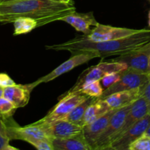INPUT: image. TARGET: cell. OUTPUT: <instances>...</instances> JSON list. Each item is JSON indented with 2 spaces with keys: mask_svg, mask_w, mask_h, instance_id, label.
Here are the masks:
<instances>
[{
  "mask_svg": "<svg viewBox=\"0 0 150 150\" xmlns=\"http://www.w3.org/2000/svg\"><path fill=\"white\" fill-rule=\"evenodd\" d=\"M150 41V29H141L140 32L125 38L107 41L88 40L82 36L69 40L56 45H46V49L53 51H67L71 54L82 52H93L104 59L111 56H121L128 54Z\"/></svg>",
  "mask_w": 150,
  "mask_h": 150,
  "instance_id": "obj_1",
  "label": "cell"
},
{
  "mask_svg": "<svg viewBox=\"0 0 150 150\" xmlns=\"http://www.w3.org/2000/svg\"><path fill=\"white\" fill-rule=\"evenodd\" d=\"M75 11L74 4L52 0H20L0 4V15L5 18L7 23H13L16 18L27 17L36 21L39 26L60 21Z\"/></svg>",
  "mask_w": 150,
  "mask_h": 150,
  "instance_id": "obj_2",
  "label": "cell"
},
{
  "mask_svg": "<svg viewBox=\"0 0 150 150\" xmlns=\"http://www.w3.org/2000/svg\"><path fill=\"white\" fill-rule=\"evenodd\" d=\"M127 68V65L126 64L114 59L107 62H101L96 65L91 66L84 70L79 75L75 84L68 91L67 93L79 92L85 85L96 81H100L106 74L120 73Z\"/></svg>",
  "mask_w": 150,
  "mask_h": 150,
  "instance_id": "obj_3",
  "label": "cell"
},
{
  "mask_svg": "<svg viewBox=\"0 0 150 150\" xmlns=\"http://www.w3.org/2000/svg\"><path fill=\"white\" fill-rule=\"evenodd\" d=\"M149 77V75L146 73H143L132 69L127 68L121 72V76L119 81L103 91L102 95L99 99H104L111 94L121 91L135 89L142 91L146 83L148 81Z\"/></svg>",
  "mask_w": 150,
  "mask_h": 150,
  "instance_id": "obj_4",
  "label": "cell"
},
{
  "mask_svg": "<svg viewBox=\"0 0 150 150\" xmlns=\"http://www.w3.org/2000/svg\"><path fill=\"white\" fill-rule=\"evenodd\" d=\"M10 141L21 140L31 145L38 141H51L41 125L36 122L29 125L19 126L11 118L6 120Z\"/></svg>",
  "mask_w": 150,
  "mask_h": 150,
  "instance_id": "obj_5",
  "label": "cell"
},
{
  "mask_svg": "<svg viewBox=\"0 0 150 150\" xmlns=\"http://www.w3.org/2000/svg\"><path fill=\"white\" fill-rule=\"evenodd\" d=\"M88 96L81 93H67L63 95V97L59 100L58 103L50 110L48 114L41 120L37 121L39 123L46 124L58 120H63L75 107L77 106L83 101H85Z\"/></svg>",
  "mask_w": 150,
  "mask_h": 150,
  "instance_id": "obj_6",
  "label": "cell"
},
{
  "mask_svg": "<svg viewBox=\"0 0 150 150\" xmlns=\"http://www.w3.org/2000/svg\"><path fill=\"white\" fill-rule=\"evenodd\" d=\"M97 57H99V55L93 52H82L72 54L71 58H69L66 62L62 63L60 65L56 67L55 69H54L52 71L31 83L33 86V87L35 88L37 86H38L40 83H47V82L53 81L56 78L61 76V75L65 74V73L74 69L75 67L85 64V63L91 61V59H94L97 58Z\"/></svg>",
  "mask_w": 150,
  "mask_h": 150,
  "instance_id": "obj_7",
  "label": "cell"
},
{
  "mask_svg": "<svg viewBox=\"0 0 150 150\" xmlns=\"http://www.w3.org/2000/svg\"><path fill=\"white\" fill-rule=\"evenodd\" d=\"M132 104L116 110V112L110 118V122H109L104 131L97 140L94 149L105 147V146H110L112 142L114 141L116 136L119 133V130L121 128L125 117H126L128 111L130 109Z\"/></svg>",
  "mask_w": 150,
  "mask_h": 150,
  "instance_id": "obj_8",
  "label": "cell"
},
{
  "mask_svg": "<svg viewBox=\"0 0 150 150\" xmlns=\"http://www.w3.org/2000/svg\"><path fill=\"white\" fill-rule=\"evenodd\" d=\"M141 29H135L124 27H116V26L98 24L93 28L91 33L88 35H82V38L94 42L113 40L120 39L140 32Z\"/></svg>",
  "mask_w": 150,
  "mask_h": 150,
  "instance_id": "obj_9",
  "label": "cell"
},
{
  "mask_svg": "<svg viewBox=\"0 0 150 150\" xmlns=\"http://www.w3.org/2000/svg\"><path fill=\"white\" fill-rule=\"evenodd\" d=\"M150 59V41L138 49L113 59L127 65L129 69L149 74V62Z\"/></svg>",
  "mask_w": 150,
  "mask_h": 150,
  "instance_id": "obj_10",
  "label": "cell"
},
{
  "mask_svg": "<svg viewBox=\"0 0 150 150\" xmlns=\"http://www.w3.org/2000/svg\"><path fill=\"white\" fill-rule=\"evenodd\" d=\"M36 122L43 126L51 140L73 137L82 133V127L66 120H58L46 124Z\"/></svg>",
  "mask_w": 150,
  "mask_h": 150,
  "instance_id": "obj_11",
  "label": "cell"
},
{
  "mask_svg": "<svg viewBox=\"0 0 150 150\" xmlns=\"http://www.w3.org/2000/svg\"><path fill=\"white\" fill-rule=\"evenodd\" d=\"M150 126V114H147L135 124L131 126L120 137L113 141L110 146L119 150L129 149V146L134 141L145 133Z\"/></svg>",
  "mask_w": 150,
  "mask_h": 150,
  "instance_id": "obj_12",
  "label": "cell"
},
{
  "mask_svg": "<svg viewBox=\"0 0 150 150\" xmlns=\"http://www.w3.org/2000/svg\"><path fill=\"white\" fill-rule=\"evenodd\" d=\"M116 110L117 109L110 110L104 115L99 117L94 122L86 125L82 127V134H83L84 138L92 150L94 149V146L99 138L107 127L110 118L116 112Z\"/></svg>",
  "mask_w": 150,
  "mask_h": 150,
  "instance_id": "obj_13",
  "label": "cell"
},
{
  "mask_svg": "<svg viewBox=\"0 0 150 150\" xmlns=\"http://www.w3.org/2000/svg\"><path fill=\"white\" fill-rule=\"evenodd\" d=\"M60 21L70 24L76 31L83 33V35H89L93 29L91 26L94 27L99 23L96 20L93 12L81 13L75 11L61 18Z\"/></svg>",
  "mask_w": 150,
  "mask_h": 150,
  "instance_id": "obj_14",
  "label": "cell"
},
{
  "mask_svg": "<svg viewBox=\"0 0 150 150\" xmlns=\"http://www.w3.org/2000/svg\"><path fill=\"white\" fill-rule=\"evenodd\" d=\"M149 114L148 106H147L146 102L144 98L141 97L138 99H137L132 104L130 109L128 111L126 117H125L124 122L122 125L121 128L119 130V133L115 138L114 141L120 137L131 126L144 118L146 115Z\"/></svg>",
  "mask_w": 150,
  "mask_h": 150,
  "instance_id": "obj_15",
  "label": "cell"
},
{
  "mask_svg": "<svg viewBox=\"0 0 150 150\" xmlns=\"http://www.w3.org/2000/svg\"><path fill=\"white\" fill-rule=\"evenodd\" d=\"M33 89L32 83L26 85L16 84L4 88L3 97L13 103L17 108H21L29 103L30 93Z\"/></svg>",
  "mask_w": 150,
  "mask_h": 150,
  "instance_id": "obj_16",
  "label": "cell"
},
{
  "mask_svg": "<svg viewBox=\"0 0 150 150\" xmlns=\"http://www.w3.org/2000/svg\"><path fill=\"white\" fill-rule=\"evenodd\" d=\"M141 92L139 89L129 91H121L111 94L104 98L106 103L111 109H119L135 102L141 97Z\"/></svg>",
  "mask_w": 150,
  "mask_h": 150,
  "instance_id": "obj_17",
  "label": "cell"
},
{
  "mask_svg": "<svg viewBox=\"0 0 150 150\" xmlns=\"http://www.w3.org/2000/svg\"><path fill=\"white\" fill-rule=\"evenodd\" d=\"M51 144L54 150H92L82 133L66 139H52Z\"/></svg>",
  "mask_w": 150,
  "mask_h": 150,
  "instance_id": "obj_18",
  "label": "cell"
},
{
  "mask_svg": "<svg viewBox=\"0 0 150 150\" xmlns=\"http://www.w3.org/2000/svg\"><path fill=\"white\" fill-rule=\"evenodd\" d=\"M110 110L112 109L104 100L98 98L95 102L87 108L82 120V127L104 115Z\"/></svg>",
  "mask_w": 150,
  "mask_h": 150,
  "instance_id": "obj_19",
  "label": "cell"
},
{
  "mask_svg": "<svg viewBox=\"0 0 150 150\" xmlns=\"http://www.w3.org/2000/svg\"><path fill=\"white\" fill-rule=\"evenodd\" d=\"M97 99L98 98L88 97L82 103H80L77 106L75 107L63 120H66L67 121H69L71 122H73L74 124H76L82 127V120H83V117L87 108L91 104L95 102Z\"/></svg>",
  "mask_w": 150,
  "mask_h": 150,
  "instance_id": "obj_20",
  "label": "cell"
},
{
  "mask_svg": "<svg viewBox=\"0 0 150 150\" xmlns=\"http://www.w3.org/2000/svg\"><path fill=\"white\" fill-rule=\"evenodd\" d=\"M13 35H20L28 33L34 29L39 27L38 23L34 19L27 17L16 18L13 21Z\"/></svg>",
  "mask_w": 150,
  "mask_h": 150,
  "instance_id": "obj_21",
  "label": "cell"
},
{
  "mask_svg": "<svg viewBox=\"0 0 150 150\" xmlns=\"http://www.w3.org/2000/svg\"><path fill=\"white\" fill-rule=\"evenodd\" d=\"M103 91H104V89L101 86L100 81H96L91 82V83L85 85L79 92L88 97L99 98L102 95Z\"/></svg>",
  "mask_w": 150,
  "mask_h": 150,
  "instance_id": "obj_22",
  "label": "cell"
},
{
  "mask_svg": "<svg viewBox=\"0 0 150 150\" xmlns=\"http://www.w3.org/2000/svg\"><path fill=\"white\" fill-rule=\"evenodd\" d=\"M17 108L9 100L4 97L0 98V117L4 120L11 118Z\"/></svg>",
  "mask_w": 150,
  "mask_h": 150,
  "instance_id": "obj_23",
  "label": "cell"
},
{
  "mask_svg": "<svg viewBox=\"0 0 150 150\" xmlns=\"http://www.w3.org/2000/svg\"><path fill=\"white\" fill-rule=\"evenodd\" d=\"M10 142L6 120L0 117V150H3Z\"/></svg>",
  "mask_w": 150,
  "mask_h": 150,
  "instance_id": "obj_24",
  "label": "cell"
},
{
  "mask_svg": "<svg viewBox=\"0 0 150 150\" xmlns=\"http://www.w3.org/2000/svg\"><path fill=\"white\" fill-rule=\"evenodd\" d=\"M130 150H150V136L144 134L129 146Z\"/></svg>",
  "mask_w": 150,
  "mask_h": 150,
  "instance_id": "obj_25",
  "label": "cell"
},
{
  "mask_svg": "<svg viewBox=\"0 0 150 150\" xmlns=\"http://www.w3.org/2000/svg\"><path fill=\"white\" fill-rule=\"evenodd\" d=\"M121 72H120V73H112L106 74L100 80V83H101V86L103 87L104 90L107 89V88H109L110 86H113L114 83L119 81V80L121 78Z\"/></svg>",
  "mask_w": 150,
  "mask_h": 150,
  "instance_id": "obj_26",
  "label": "cell"
},
{
  "mask_svg": "<svg viewBox=\"0 0 150 150\" xmlns=\"http://www.w3.org/2000/svg\"><path fill=\"white\" fill-rule=\"evenodd\" d=\"M141 97L144 98L145 101L146 102L147 106H148L149 114H150V75L149 77V80L146 83L145 86L141 92Z\"/></svg>",
  "mask_w": 150,
  "mask_h": 150,
  "instance_id": "obj_27",
  "label": "cell"
},
{
  "mask_svg": "<svg viewBox=\"0 0 150 150\" xmlns=\"http://www.w3.org/2000/svg\"><path fill=\"white\" fill-rule=\"evenodd\" d=\"M32 145L37 150H54L51 141H38Z\"/></svg>",
  "mask_w": 150,
  "mask_h": 150,
  "instance_id": "obj_28",
  "label": "cell"
},
{
  "mask_svg": "<svg viewBox=\"0 0 150 150\" xmlns=\"http://www.w3.org/2000/svg\"><path fill=\"white\" fill-rule=\"evenodd\" d=\"M14 81L6 73H0V86L2 88L8 87L16 85Z\"/></svg>",
  "mask_w": 150,
  "mask_h": 150,
  "instance_id": "obj_29",
  "label": "cell"
},
{
  "mask_svg": "<svg viewBox=\"0 0 150 150\" xmlns=\"http://www.w3.org/2000/svg\"><path fill=\"white\" fill-rule=\"evenodd\" d=\"M93 150H119V149H115V148H113V146H105V147L98 148V149H93ZM124 150H130V149H124Z\"/></svg>",
  "mask_w": 150,
  "mask_h": 150,
  "instance_id": "obj_30",
  "label": "cell"
},
{
  "mask_svg": "<svg viewBox=\"0 0 150 150\" xmlns=\"http://www.w3.org/2000/svg\"><path fill=\"white\" fill-rule=\"evenodd\" d=\"M52 1H57V2L66 3V4H74V2L72 0H52Z\"/></svg>",
  "mask_w": 150,
  "mask_h": 150,
  "instance_id": "obj_31",
  "label": "cell"
},
{
  "mask_svg": "<svg viewBox=\"0 0 150 150\" xmlns=\"http://www.w3.org/2000/svg\"><path fill=\"white\" fill-rule=\"evenodd\" d=\"M3 150H19V149H17V148L14 147V146H10V144H8L7 146H6L5 147H4V149Z\"/></svg>",
  "mask_w": 150,
  "mask_h": 150,
  "instance_id": "obj_32",
  "label": "cell"
},
{
  "mask_svg": "<svg viewBox=\"0 0 150 150\" xmlns=\"http://www.w3.org/2000/svg\"><path fill=\"white\" fill-rule=\"evenodd\" d=\"M20 1V0H0V4L12 2V1Z\"/></svg>",
  "mask_w": 150,
  "mask_h": 150,
  "instance_id": "obj_33",
  "label": "cell"
},
{
  "mask_svg": "<svg viewBox=\"0 0 150 150\" xmlns=\"http://www.w3.org/2000/svg\"><path fill=\"white\" fill-rule=\"evenodd\" d=\"M0 23H7V20L4 16L0 15Z\"/></svg>",
  "mask_w": 150,
  "mask_h": 150,
  "instance_id": "obj_34",
  "label": "cell"
},
{
  "mask_svg": "<svg viewBox=\"0 0 150 150\" xmlns=\"http://www.w3.org/2000/svg\"><path fill=\"white\" fill-rule=\"evenodd\" d=\"M3 92H4V88L0 86V98L3 97Z\"/></svg>",
  "mask_w": 150,
  "mask_h": 150,
  "instance_id": "obj_35",
  "label": "cell"
},
{
  "mask_svg": "<svg viewBox=\"0 0 150 150\" xmlns=\"http://www.w3.org/2000/svg\"><path fill=\"white\" fill-rule=\"evenodd\" d=\"M144 134H145V135H146V136H150V126H149V128L147 129V130H146V131L145 132V133H144Z\"/></svg>",
  "mask_w": 150,
  "mask_h": 150,
  "instance_id": "obj_36",
  "label": "cell"
},
{
  "mask_svg": "<svg viewBox=\"0 0 150 150\" xmlns=\"http://www.w3.org/2000/svg\"><path fill=\"white\" fill-rule=\"evenodd\" d=\"M148 23H149V26H150V11L149 13V21H148Z\"/></svg>",
  "mask_w": 150,
  "mask_h": 150,
  "instance_id": "obj_37",
  "label": "cell"
},
{
  "mask_svg": "<svg viewBox=\"0 0 150 150\" xmlns=\"http://www.w3.org/2000/svg\"><path fill=\"white\" fill-rule=\"evenodd\" d=\"M149 75H150V59H149Z\"/></svg>",
  "mask_w": 150,
  "mask_h": 150,
  "instance_id": "obj_38",
  "label": "cell"
}]
</instances>
